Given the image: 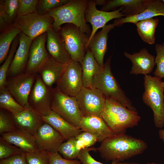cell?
Segmentation results:
<instances>
[{
    "mask_svg": "<svg viewBox=\"0 0 164 164\" xmlns=\"http://www.w3.org/2000/svg\"><path fill=\"white\" fill-rule=\"evenodd\" d=\"M155 50L157 55L155 62L157 67L153 74L155 77L161 79L164 78V46L161 44H156Z\"/></svg>",
    "mask_w": 164,
    "mask_h": 164,
    "instance_id": "obj_37",
    "label": "cell"
},
{
    "mask_svg": "<svg viewBox=\"0 0 164 164\" xmlns=\"http://www.w3.org/2000/svg\"><path fill=\"white\" fill-rule=\"evenodd\" d=\"M97 149V148L94 147L82 149L80 152L77 159L82 164H104L95 160L90 154V151H95ZM116 163L112 162L111 164H115Z\"/></svg>",
    "mask_w": 164,
    "mask_h": 164,
    "instance_id": "obj_41",
    "label": "cell"
},
{
    "mask_svg": "<svg viewBox=\"0 0 164 164\" xmlns=\"http://www.w3.org/2000/svg\"><path fill=\"white\" fill-rule=\"evenodd\" d=\"M21 32L19 29L12 26L0 33V64L6 58L13 41Z\"/></svg>",
    "mask_w": 164,
    "mask_h": 164,
    "instance_id": "obj_29",
    "label": "cell"
},
{
    "mask_svg": "<svg viewBox=\"0 0 164 164\" xmlns=\"http://www.w3.org/2000/svg\"><path fill=\"white\" fill-rule=\"evenodd\" d=\"M146 164H162L160 163H157L154 162H152V163H148Z\"/></svg>",
    "mask_w": 164,
    "mask_h": 164,
    "instance_id": "obj_48",
    "label": "cell"
},
{
    "mask_svg": "<svg viewBox=\"0 0 164 164\" xmlns=\"http://www.w3.org/2000/svg\"><path fill=\"white\" fill-rule=\"evenodd\" d=\"M159 135L160 138L164 142V129H159Z\"/></svg>",
    "mask_w": 164,
    "mask_h": 164,
    "instance_id": "obj_45",
    "label": "cell"
},
{
    "mask_svg": "<svg viewBox=\"0 0 164 164\" xmlns=\"http://www.w3.org/2000/svg\"><path fill=\"white\" fill-rule=\"evenodd\" d=\"M76 146L80 151L82 149L91 147L97 142L96 138L92 134L83 132L75 137Z\"/></svg>",
    "mask_w": 164,
    "mask_h": 164,
    "instance_id": "obj_39",
    "label": "cell"
},
{
    "mask_svg": "<svg viewBox=\"0 0 164 164\" xmlns=\"http://www.w3.org/2000/svg\"><path fill=\"white\" fill-rule=\"evenodd\" d=\"M53 18L48 15H41L34 12L17 17L12 26L33 40L47 32L52 27Z\"/></svg>",
    "mask_w": 164,
    "mask_h": 164,
    "instance_id": "obj_9",
    "label": "cell"
},
{
    "mask_svg": "<svg viewBox=\"0 0 164 164\" xmlns=\"http://www.w3.org/2000/svg\"><path fill=\"white\" fill-rule=\"evenodd\" d=\"M11 26L8 24L1 16H0V33H1L8 28Z\"/></svg>",
    "mask_w": 164,
    "mask_h": 164,
    "instance_id": "obj_44",
    "label": "cell"
},
{
    "mask_svg": "<svg viewBox=\"0 0 164 164\" xmlns=\"http://www.w3.org/2000/svg\"><path fill=\"white\" fill-rule=\"evenodd\" d=\"M52 88L47 86L36 74L28 101L29 105L42 115H47L52 111Z\"/></svg>",
    "mask_w": 164,
    "mask_h": 164,
    "instance_id": "obj_12",
    "label": "cell"
},
{
    "mask_svg": "<svg viewBox=\"0 0 164 164\" xmlns=\"http://www.w3.org/2000/svg\"><path fill=\"white\" fill-rule=\"evenodd\" d=\"M164 16V1L149 0L145 10L142 13L132 16L117 19L114 21L115 26L126 23L135 24L140 21L158 16Z\"/></svg>",
    "mask_w": 164,
    "mask_h": 164,
    "instance_id": "obj_24",
    "label": "cell"
},
{
    "mask_svg": "<svg viewBox=\"0 0 164 164\" xmlns=\"http://www.w3.org/2000/svg\"><path fill=\"white\" fill-rule=\"evenodd\" d=\"M42 117L45 122L52 126L65 140L76 137L83 132L80 128L68 122L52 110L47 115Z\"/></svg>",
    "mask_w": 164,
    "mask_h": 164,
    "instance_id": "obj_26",
    "label": "cell"
},
{
    "mask_svg": "<svg viewBox=\"0 0 164 164\" xmlns=\"http://www.w3.org/2000/svg\"><path fill=\"white\" fill-rule=\"evenodd\" d=\"M56 84L60 92L75 97L83 87L81 63L72 60Z\"/></svg>",
    "mask_w": 164,
    "mask_h": 164,
    "instance_id": "obj_10",
    "label": "cell"
},
{
    "mask_svg": "<svg viewBox=\"0 0 164 164\" xmlns=\"http://www.w3.org/2000/svg\"><path fill=\"white\" fill-rule=\"evenodd\" d=\"M115 164H140L138 163H135V162H117Z\"/></svg>",
    "mask_w": 164,
    "mask_h": 164,
    "instance_id": "obj_47",
    "label": "cell"
},
{
    "mask_svg": "<svg viewBox=\"0 0 164 164\" xmlns=\"http://www.w3.org/2000/svg\"><path fill=\"white\" fill-rule=\"evenodd\" d=\"M83 132H88L101 142L114 133L108 126L101 117L92 115L83 117L79 124Z\"/></svg>",
    "mask_w": 164,
    "mask_h": 164,
    "instance_id": "obj_19",
    "label": "cell"
},
{
    "mask_svg": "<svg viewBox=\"0 0 164 164\" xmlns=\"http://www.w3.org/2000/svg\"><path fill=\"white\" fill-rule=\"evenodd\" d=\"M19 35V45L9 68L8 78L24 73L28 61L30 48L33 40L22 32Z\"/></svg>",
    "mask_w": 164,
    "mask_h": 164,
    "instance_id": "obj_16",
    "label": "cell"
},
{
    "mask_svg": "<svg viewBox=\"0 0 164 164\" xmlns=\"http://www.w3.org/2000/svg\"><path fill=\"white\" fill-rule=\"evenodd\" d=\"M162 86L163 87V88L164 89V81L162 82Z\"/></svg>",
    "mask_w": 164,
    "mask_h": 164,
    "instance_id": "obj_49",
    "label": "cell"
},
{
    "mask_svg": "<svg viewBox=\"0 0 164 164\" xmlns=\"http://www.w3.org/2000/svg\"><path fill=\"white\" fill-rule=\"evenodd\" d=\"M159 22L158 19L152 18L140 21L135 24L139 36L145 42L151 45L155 43V33Z\"/></svg>",
    "mask_w": 164,
    "mask_h": 164,
    "instance_id": "obj_28",
    "label": "cell"
},
{
    "mask_svg": "<svg viewBox=\"0 0 164 164\" xmlns=\"http://www.w3.org/2000/svg\"><path fill=\"white\" fill-rule=\"evenodd\" d=\"M102 117L114 134L125 133L128 128L138 125L141 118L137 111H132L117 101L106 98Z\"/></svg>",
    "mask_w": 164,
    "mask_h": 164,
    "instance_id": "obj_3",
    "label": "cell"
},
{
    "mask_svg": "<svg viewBox=\"0 0 164 164\" xmlns=\"http://www.w3.org/2000/svg\"><path fill=\"white\" fill-rule=\"evenodd\" d=\"M95 0H88L85 13L86 22L90 23L92 26L88 43L96 33L97 30L104 27L109 21L114 19H118L125 16L121 12V7L113 11L106 12L97 10Z\"/></svg>",
    "mask_w": 164,
    "mask_h": 164,
    "instance_id": "obj_13",
    "label": "cell"
},
{
    "mask_svg": "<svg viewBox=\"0 0 164 164\" xmlns=\"http://www.w3.org/2000/svg\"><path fill=\"white\" fill-rule=\"evenodd\" d=\"M51 109L65 120L79 127L83 116L75 97L65 94L52 87Z\"/></svg>",
    "mask_w": 164,
    "mask_h": 164,
    "instance_id": "obj_7",
    "label": "cell"
},
{
    "mask_svg": "<svg viewBox=\"0 0 164 164\" xmlns=\"http://www.w3.org/2000/svg\"><path fill=\"white\" fill-rule=\"evenodd\" d=\"M34 136L38 149L49 152L57 151L65 140L56 130L46 122L39 128Z\"/></svg>",
    "mask_w": 164,
    "mask_h": 164,
    "instance_id": "obj_14",
    "label": "cell"
},
{
    "mask_svg": "<svg viewBox=\"0 0 164 164\" xmlns=\"http://www.w3.org/2000/svg\"><path fill=\"white\" fill-rule=\"evenodd\" d=\"M124 55L132 62V66L130 72L131 74L147 75L152 71L155 64V57L145 48L132 54L125 52Z\"/></svg>",
    "mask_w": 164,
    "mask_h": 164,
    "instance_id": "obj_20",
    "label": "cell"
},
{
    "mask_svg": "<svg viewBox=\"0 0 164 164\" xmlns=\"http://www.w3.org/2000/svg\"><path fill=\"white\" fill-rule=\"evenodd\" d=\"M70 0H39L36 12L41 15H48L51 10L61 7L68 3Z\"/></svg>",
    "mask_w": 164,
    "mask_h": 164,
    "instance_id": "obj_34",
    "label": "cell"
},
{
    "mask_svg": "<svg viewBox=\"0 0 164 164\" xmlns=\"http://www.w3.org/2000/svg\"><path fill=\"white\" fill-rule=\"evenodd\" d=\"M24 152L19 147L0 137V160Z\"/></svg>",
    "mask_w": 164,
    "mask_h": 164,
    "instance_id": "obj_38",
    "label": "cell"
},
{
    "mask_svg": "<svg viewBox=\"0 0 164 164\" xmlns=\"http://www.w3.org/2000/svg\"><path fill=\"white\" fill-rule=\"evenodd\" d=\"M145 91L144 103L152 110L155 126L161 128L164 126V89L161 79L149 75L144 78Z\"/></svg>",
    "mask_w": 164,
    "mask_h": 164,
    "instance_id": "obj_5",
    "label": "cell"
},
{
    "mask_svg": "<svg viewBox=\"0 0 164 164\" xmlns=\"http://www.w3.org/2000/svg\"><path fill=\"white\" fill-rule=\"evenodd\" d=\"M0 137L8 143L22 149L24 152L36 151L39 149L33 136L19 129L1 134Z\"/></svg>",
    "mask_w": 164,
    "mask_h": 164,
    "instance_id": "obj_25",
    "label": "cell"
},
{
    "mask_svg": "<svg viewBox=\"0 0 164 164\" xmlns=\"http://www.w3.org/2000/svg\"><path fill=\"white\" fill-rule=\"evenodd\" d=\"M50 164H82L80 161L62 157L57 151L48 152Z\"/></svg>",
    "mask_w": 164,
    "mask_h": 164,
    "instance_id": "obj_42",
    "label": "cell"
},
{
    "mask_svg": "<svg viewBox=\"0 0 164 164\" xmlns=\"http://www.w3.org/2000/svg\"><path fill=\"white\" fill-rule=\"evenodd\" d=\"M86 51L81 64L83 87H89L92 86L93 77L100 71L102 67L96 60L89 48H87Z\"/></svg>",
    "mask_w": 164,
    "mask_h": 164,
    "instance_id": "obj_27",
    "label": "cell"
},
{
    "mask_svg": "<svg viewBox=\"0 0 164 164\" xmlns=\"http://www.w3.org/2000/svg\"><path fill=\"white\" fill-rule=\"evenodd\" d=\"M13 41L9 54L0 67V89L5 87L7 73L19 44V35Z\"/></svg>",
    "mask_w": 164,
    "mask_h": 164,
    "instance_id": "obj_32",
    "label": "cell"
},
{
    "mask_svg": "<svg viewBox=\"0 0 164 164\" xmlns=\"http://www.w3.org/2000/svg\"><path fill=\"white\" fill-rule=\"evenodd\" d=\"M75 97L83 117H102L105 109L106 98L99 90L92 86L83 87Z\"/></svg>",
    "mask_w": 164,
    "mask_h": 164,
    "instance_id": "obj_8",
    "label": "cell"
},
{
    "mask_svg": "<svg viewBox=\"0 0 164 164\" xmlns=\"http://www.w3.org/2000/svg\"><path fill=\"white\" fill-rule=\"evenodd\" d=\"M36 74L24 72L7 79L5 87L18 103L24 107L29 104L28 98Z\"/></svg>",
    "mask_w": 164,
    "mask_h": 164,
    "instance_id": "obj_11",
    "label": "cell"
},
{
    "mask_svg": "<svg viewBox=\"0 0 164 164\" xmlns=\"http://www.w3.org/2000/svg\"><path fill=\"white\" fill-rule=\"evenodd\" d=\"M0 164H28L27 161L26 153L12 156L0 160Z\"/></svg>",
    "mask_w": 164,
    "mask_h": 164,
    "instance_id": "obj_43",
    "label": "cell"
},
{
    "mask_svg": "<svg viewBox=\"0 0 164 164\" xmlns=\"http://www.w3.org/2000/svg\"><path fill=\"white\" fill-rule=\"evenodd\" d=\"M149 0H108L105 2L101 10L108 12L121 7V12L125 17L132 16L143 12Z\"/></svg>",
    "mask_w": 164,
    "mask_h": 164,
    "instance_id": "obj_22",
    "label": "cell"
},
{
    "mask_svg": "<svg viewBox=\"0 0 164 164\" xmlns=\"http://www.w3.org/2000/svg\"><path fill=\"white\" fill-rule=\"evenodd\" d=\"M46 32V49L49 55L58 62L68 64L72 60L60 34L59 32L54 31L52 27Z\"/></svg>",
    "mask_w": 164,
    "mask_h": 164,
    "instance_id": "obj_18",
    "label": "cell"
},
{
    "mask_svg": "<svg viewBox=\"0 0 164 164\" xmlns=\"http://www.w3.org/2000/svg\"><path fill=\"white\" fill-rule=\"evenodd\" d=\"M57 152L65 159H77L80 151L78 150L76 146L75 137L62 143Z\"/></svg>",
    "mask_w": 164,
    "mask_h": 164,
    "instance_id": "obj_33",
    "label": "cell"
},
{
    "mask_svg": "<svg viewBox=\"0 0 164 164\" xmlns=\"http://www.w3.org/2000/svg\"><path fill=\"white\" fill-rule=\"evenodd\" d=\"M19 0H0V16L12 26L18 17Z\"/></svg>",
    "mask_w": 164,
    "mask_h": 164,
    "instance_id": "obj_30",
    "label": "cell"
},
{
    "mask_svg": "<svg viewBox=\"0 0 164 164\" xmlns=\"http://www.w3.org/2000/svg\"><path fill=\"white\" fill-rule=\"evenodd\" d=\"M47 32L33 40L29 52L28 61L25 72L36 74L40 66L50 56L46 48Z\"/></svg>",
    "mask_w": 164,
    "mask_h": 164,
    "instance_id": "obj_17",
    "label": "cell"
},
{
    "mask_svg": "<svg viewBox=\"0 0 164 164\" xmlns=\"http://www.w3.org/2000/svg\"><path fill=\"white\" fill-rule=\"evenodd\" d=\"M96 5H103L105 2V0H95Z\"/></svg>",
    "mask_w": 164,
    "mask_h": 164,
    "instance_id": "obj_46",
    "label": "cell"
},
{
    "mask_svg": "<svg viewBox=\"0 0 164 164\" xmlns=\"http://www.w3.org/2000/svg\"><path fill=\"white\" fill-rule=\"evenodd\" d=\"M39 0H19L18 17L36 12Z\"/></svg>",
    "mask_w": 164,
    "mask_h": 164,
    "instance_id": "obj_40",
    "label": "cell"
},
{
    "mask_svg": "<svg viewBox=\"0 0 164 164\" xmlns=\"http://www.w3.org/2000/svg\"><path fill=\"white\" fill-rule=\"evenodd\" d=\"M88 2V0H70L66 4L50 10L48 15L54 19L52 29L58 32L62 25L70 23L90 36L91 31L85 19Z\"/></svg>",
    "mask_w": 164,
    "mask_h": 164,
    "instance_id": "obj_2",
    "label": "cell"
},
{
    "mask_svg": "<svg viewBox=\"0 0 164 164\" xmlns=\"http://www.w3.org/2000/svg\"><path fill=\"white\" fill-rule=\"evenodd\" d=\"M111 56L107 60L100 71L93 77L92 86L97 88L106 98L118 102L130 110L136 111L113 75L111 69Z\"/></svg>",
    "mask_w": 164,
    "mask_h": 164,
    "instance_id": "obj_4",
    "label": "cell"
},
{
    "mask_svg": "<svg viewBox=\"0 0 164 164\" xmlns=\"http://www.w3.org/2000/svg\"><path fill=\"white\" fill-rule=\"evenodd\" d=\"M58 32L72 60L81 63L86 54V46L90 36L70 23L61 26Z\"/></svg>",
    "mask_w": 164,
    "mask_h": 164,
    "instance_id": "obj_6",
    "label": "cell"
},
{
    "mask_svg": "<svg viewBox=\"0 0 164 164\" xmlns=\"http://www.w3.org/2000/svg\"><path fill=\"white\" fill-rule=\"evenodd\" d=\"M0 108L12 114L20 112L25 109V107L18 103L5 87L0 89Z\"/></svg>",
    "mask_w": 164,
    "mask_h": 164,
    "instance_id": "obj_31",
    "label": "cell"
},
{
    "mask_svg": "<svg viewBox=\"0 0 164 164\" xmlns=\"http://www.w3.org/2000/svg\"><path fill=\"white\" fill-rule=\"evenodd\" d=\"M11 114L17 128L33 136L45 123L42 115L29 104L22 112Z\"/></svg>",
    "mask_w": 164,
    "mask_h": 164,
    "instance_id": "obj_15",
    "label": "cell"
},
{
    "mask_svg": "<svg viewBox=\"0 0 164 164\" xmlns=\"http://www.w3.org/2000/svg\"><path fill=\"white\" fill-rule=\"evenodd\" d=\"M26 153L28 164H50L48 152L38 149L32 152Z\"/></svg>",
    "mask_w": 164,
    "mask_h": 164,
    "instance_id": "obj_36",
    "label": "cell"
},
{
    "mask_svg": "<svg viewBox=\"0 0 164 164\" xmlns=\"http://www.w3.org/2000/svg\"><path fill=\"white\" fill-rule=\"evenodd\" d=\"M17 128L11 114L6 110L1 109L0 110V134L9 132L15 130Z\"/></svg>",
    "mask_w": 164,
    "mask_h": 164,
    "instance_id": "obj_35",
    "label": "cell"
},
{
    "mask_svg": "<svg viewBox=\"0 0 164 164\" xmlns=\"http://www.w3.org/2000/svg\"><path fill=\"white\" fill-rule=\"evenodd\" d=\"M162 45L164 46V43H162Z\"/></svg>",
    "mask_w": 164,
    "mask_h": 164,
    "instance_id": "obj_50",
    "label": "cell"
},
{
    "mask_svg": "<svg viewBox=\"0 0 164 164\" xmlns=\"http://www.w3.org/2000/svg\"><path fill=\"white\" fill-rule=\"evenodd\" d=\"M147 148L144 140L123 133L114 134L106 138L97 150L105 160L118 162L141 154Z\"/></svg>",
    "mask_w": 164,
    "mask_h": 164,
    "instance_id": "obj_1",
    "label": "cell"
},
{
    "mask_svg": "<svg viewBox=\"0 0 164 164\" xmlns=\"http://www.w3.org/2000/svg\"><path fill=\"white\" fill-rule=\"evenodd\" d=\"M113 24L106 25L101 30L96 33L87 43L86 49L89 48L98 63L104 66V59L107 50L108 33L115 27Z\"/></svg>",
    "mask_w": 164,
    "mask_h": 164,
    "instance_id": "obj_21",
    "label": "cell"
},
{
    "mask_svg": "<svg viewBox=\"0 0 164 164\" xmlns=\"http://www.w3.org/2000/svg\"><path fill=\"white\" fill-rule=\"evenodd\" d=\"M68 65L58 62L50 55L40 66L37 73L47 86L52 87L56 84Z\"/></svg>",
    "mask_w": 164,
    "mask_h": 164,
    "instance_id": "obj_23",
    "label": "cell"
}]
</instances>
